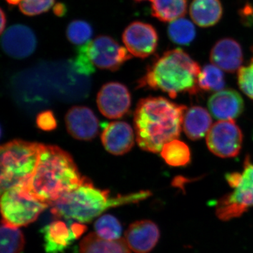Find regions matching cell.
Wrapping results in <instances>:
<instances>
[{
    "label": "cell",
    "instance_id": "83f0119b",
    "mask_svg": "<svg viewBox=\"0 0 253 253\" xmlns=\"http://www.w3.org/2000/svg\"><path fill=\"white\" fill-rule=\"evenodd\" d=\"M93 29L89 23L83 20L71 21L66 29L68 41L75 45L82 46L90 42Z\"/></svg>",
    "mask_w": 253,
    "mask_h": 253
},
{
    "label": "cell",
    "instance_id": "7402d4cb",
    "mask_svg": "<svg viewBox=\"0 0 253 253\" xmlns=\"http://www.w3.org/2000/svg\"><path fill=\"white\" fill-rule=\"evenodd\" d=\"M151 14L162 22H172L187 11L188 0H150Z\"/></svg>",
    "mask_w": 253,
    "mask_h": 253
},
{
    "label": "cell",
    "instance_id": "f1b7e54d",
    "mask_svg": "<svg viewBox=\"0 0 253 253\" xmlns=\"http://www.w3.org/2000/svg\"><path fill=\"white\" fill-rule=\"evenodd\" d=\"M251 51L253 55L249 64L242 66L238 71V82L244 94L253 99V46Z\"/></svg>",
    "mask_w": 253,
    "mask_h": 253
},
{
    "label": "cell",
    "instance_id": "ac0fdd59",
    "mask_svg": "<svg viewBox=\"0 0 253 253\" xmlns=\"http://www.w3.org/2000/svg\"><path fill=\"white\" fill-rule=\"evenodd\" d=\"M101 141L110 154L116 156L126 154L134 146V131L127 123H111L103 131Z\"/></svg>",
    "mask_w": 253,
    "mask_h": 253
},
{
    "label": "cell",
    "instance_id": "f546056e",
    "mask_svg": "<svg viewBox=\"0 0 253 253\" xmlns=\"http://www.w3.org/2000/svg\"><path fill=\"white\" fill-rule=\"evenodd\" d=\"M55 0H22L19 4L20 10L28 16H37L49 11Z\"/></svg>",
    "mask_w": 253,
    "mask_h": 253
},
{
    "label": "cell",
    "instance_id": "484cf974",
    "mask_svg": "<svg viewBox=\"0 0 253 253\" xmlns=\"http://www.w3.org/2000/svg\"><path fill=\"white\" fill-rule=\"evenodd\" d=\"M225 85L222 70L213 64L206 65L199 76V86L203 90L219 91Z\"/></svg>",
    "mask_w": 253,
    "mask_h": 253
},
{
    "label": "cell",
    "instance_id": "277c9868",
    "mask_svg": "<svg viewBox=\"0 0 253 253\" xmlns=\"http://www.w3.org/2000/svg\"><path fill=\"white\" fill-rule=\"evenodd\" d=\"M149 195L148 191H141L111 198L109 191L95 187L86 178L81 185L53 203L51 212L63 219L79 223L89 222L110 208L139 202Z\"/></svg>",
    "mask_w": 253,
    "mask_h": 253
},
{
    "label": "cell",
    "instance_id": "9a60e30c",
    "mask_svg": "<svg viewBox=\"0 0 253 253\" xmlns=\"http://www.w3.org/2000/svg\"><path fill=\"white\" fill-rule=\"evenodd\" d=\"M160 238L158 226L151 220L136 221L125 234L128 247L135 253H149L154 249Z\"/></svg>",
    "mask_w": 253,
    "mask_h": 253
},
{
    "label": "cell",
    "instance_id": "836d02e7",
    "mask_svg": "<svg viewBox=\"0 0 253 253\" xmlns=\"http://www.w3.org/2000/svg\"><path fill=\"white\" fill-rule=\"evenodd\" d=\"M6 2L9 5H12V6H16V5L21 4L22 0H6Z\"/></svg>",
    "mask_w": 253,
    "mask_h": 253
},
{
    "label": "cell",
    "instance_id": "ffe728a7",
    "mask_svg": "<svg viewBox=\"0 0 253 253\" xmlns=\"http://www.w3.org/2000/svg\"><path fill=\"white\" fill-rule=\"evenodd\" d=\"M211 114L201 106H194L184 114L183 129L191 140H198L207 135L212 126Z\"/></svg>",
    "mask_w": 253,
    "mask_h": 253
},
{
    "label": "cell",
    "instance_id": "e0dca14e",
    "mask_svg": "<svg viewBox=\"0 0 253 253\" xmlns=\"http://www.w3.org/2000/svg\"><path fill=\"white\" fill-rule=\"evenodd\" d=\"M208 105L210 112L219 121L235 119L244 109V99L234 89L217 91L210 97Z\"/></svg>",
    "mask_w": 253,
    "mask_h": 253
},
{
    "label": "cell",
    "instance_id": "5bb4252c",
    "mask_svg": "<svg viewBox=\"0 0 253 253\" xmlns=\"http://www.w3.org/2000/svg\"><path fill=\"white\" fill-rule=\"evenodd\" d=\"M66 124L69 134L78 140H91L99 131L97 118L86 106L71 108L66 114Z\"/></svg>",
    "mask_w": 253,
    "mask_h": 253
},
{
    "label": "cell",
    "instance_id": "44dd1931",
    "mask_svg": "<svg viewBox=\"0 0 253 253\" xmlns=\"http://www.w3.org/2000/svg\"><path fill=\"white\" fill-rule=\"evenodd\" d=\"M126 240H106L91 233L83 239L80 245V253H131Z\"/></svg>",
    "mask_w": 253,
    "mask_h": 253
},
{
    "label": "cell",
    "instance_id": "4316f807",
    "mask_svg": "<svg viewBox=\"0 0 253 253\" xmlns=\"http://www.w3.org/2000/svg\"><path fill=\"white\" fill-rule=\"evenodd\" d=\"M96 234L106 240L120 239L122 226L116 217L111 214H104L96 220L94 224Z\"/></svg>",
    "mask_w": 253,
    "mask_h": 253
},
{
    "label": "cell",
    "instance_id": "d6986e66",
    "mask_svg": "<svg viewBox=\"0 0 253 253\" xmlns=\"http://www.w3.org/2000/svg\"><path fill=\"white\" fill-rule=\"evenodd\" d=\"M189 13L193 21L200 27H211L220 21L222 5L220 0H193Z\"/></svg>",
    "mask_w": 253,
    "mask_h": 253
},
{
    "label": "cell",
    "instance_id": "2e32d148",
    "mask_svg": "<svg viewBox=\"0 0 253 253\" xmlns=\"http://www.w3.org/2000/svg\"><path fill=\"white\" fill-rule=\"evenodd\" d=\"M211 63L225 72L234 73L241 67L244 54L241 44L232 38H223L213 46Z\"/></svg>",
    "mask_w": 253,
    "mask_h": 253
},
{
    "label": "cell",
    "instance_id": "5b68a950",
    "mask_svg": "<svg viewBox=\"0 0 253 253\" xmlns=\"http://www.w3.org/2000/svg\"><path fill=\"white\" fill-rule=\"evenodd\" d=\"M41 145L17 139L1 146V193L31 179L38 165Z\"/></svg>",
    "mask_w": 253,
    "mask_h": 253
},
{
    "label": "cell",
    "instance_id": "30bf717a",
    "mask_svg": "<svg viewBox=\"0 0 253 253\" xmlns=\"http://www.w3.org/2000/svg\"><path fill=\"white\" fill-rule=\"evenodd\" d=\"M122 38L127 51L141 59L149 57L158 47L157 31L151 24L141 21L130 23L123 32Z\"/></svg>",
    "mask_w": 253,
    "mask_h": 253
},
{
    "label": "cell",
    "instance_id": "52a82bcc",
    "mask_svg": "<svg viewBox=\"0 0 253 253\" xmlns=\"http://www.w3.org/2000/svg\"><path fill=\"white\" fill-rule=\"evenodd\" d=\"M49 206L33 197L22 185L14 186L1 193V222L13 227L28 225Z\"/></svg>",
    "mask_w": 253,
    "mask_h": 253
},
{
    "label": "cell",
    "instance_id": "e575fe53",
    "mask_svg": "<svg viewBox=\"0 0 253 253\" xmlns=\"http://www.w3.org/2000/svg\"><path fill=\"white\" fill-rule=\"evenodd\" d=\"M134 1H145V0H134Z\"/></svg>",
    "mask_w": 253,
    "mask_h": 253
},
{
    "label": "cell",
    "instance_id": "9c48e42d",
    "mask_svg": "<svg viewBox=\"0 0 253 253\" xmlns=\"http://www.w3.org/2000/svg\"><path fill=\"white\" fill-rule=\"evenodd\" d=\"M206 143L210 151L218 157H236L242 147V131L234 120L219 121L211 126Z\"/></svg>",
    "mask_w": 253,
    "mask_h": 253
},
{
    "label": "cell",
    "instance_id": "cb8c5ba5",
    "mask_svg": "<svg viewBox=\"0 0 253 253\" xmlns=\"http://www.w3.org/2000/svg\"><path fill=\"white\" fill-rule=\"evenodd\" d=\"M25 246V238L19 228L1 222L0 229V253H21Z\"/></svg>",
    "mask_w": 253,
    "mask_h": 253
},
{
    "label": "cell",
    "instance_id": "8fae6325",
    "mask_svg": "<svg viewBox=\"0 0 253 253\" xmlns=\"http://www.w3.org/2000/svg\"><path fill=\"white\" fill-rule=\"evenodd\" d=\"M98 108L105 117L109 119L122 118L131 106V96L127 88L119 83L104 84L98 93Z\"/></svg>",
    "mask_w": 253,
    "mask_h": 253
},
{
    "label": "cell",
    "instance_id": "4fadbf2b",
    "mask_svg": "<svg viewBox=\"0 0 253 253\" xmlns=\"http://www.w3.org/2000/svg\"><path fill=\"white\" fill-rule=\"evenodd\" d=\"M84 226L75 223L68 226L62 221H55L42 229L46 253H61L84 231Z\"/></svg>",
    "mask_w": 253,
    "mask_h": 253
},
{
    "label": "cell",
    "instance_id": "6da1fadb",
    "mask_svg": "<svg viewBox=\"0 0 253 253\" xmlns=\"http://www.w3.org/2000/svg\"><path fill=\"white\" fill-rule=\"evenodd\" d=\"M85 179L68 152L59 146L42 144L36 171L21 185L33 197L50 206Z\"/></svg>",
    "mask_w": 253,
    "mask_h": 253
},
{
    "label": "cell",
    "instance_id": "7a4b0ae2",
    "mask_svg": "<svg viewBox=\"0 0 253 253\" xmlns=\"http://www.w3.org/2000/svg\"><path fill=\"white\" fill-rule=\"evenodd\" d=\"M186 106L163 97L141 99L134 112L136 139L139 147L161 153L163 146L178 139L183 127Z\"/></svg>",
    "mask_w": 253,
    "mask_h": 253
},
{
    "label": "cell",
    "instance_id": "d6a6232c",
    "mask_svg": "<svg viewBox=\"0 0 253 253\" xmlns=\"http://www.w3.org/2000/svg\"><path fill=\"white\" fill-rule=\"evenodd\" d=\"M6 25V16L4 10L1 9V33H4Z\"/></svg>",
    "mask_w": 253,
    "mask_h": 253
},
{
    "label": "cell",
    "instance_id": "ba28073f",
    "mask_svg": "<svg viewBox=\"0 0 253 253\" xmlns=\"http://www.w3.org/2000/svg\"><path fill=\"white\" fill-rule=\"evenodd\" d=\"M84 46L91 64L99 69L118 71L132 56L126 47L108 36L96 37L94 41L84 44Z\"/></svg>",
    "mask_w": 253,
    "mask_h": 253
},
{
    "label": "cell",
    "instance_id": "8992f818",
    "mask_svg": "<svg viewBox=\"0 0 253 253\" xmlns=\"http://www.w3.org/2000/svg\"><path fill=\"white\" fill-rule=\"evenodd\" d=\"M225 177L234 190L216 205V214L223 221L239 217L253 207V163L249 156L245 160L242 172L229 173Z\"/></svg>",
    "mask_w": 253,
    "mask_h": 253
},
{
    "label": "cell",
    "instance_id": "3957f363",
    "mask_svg": "<svg viewBox=\"0 0 253 253\" xmlns=\"http://www.w3.org/2000/svg\"><path fill=\"white\" fill-rule=\"evenodd\" d=\"M199 63L181 49L166 51L151 64L139 85L164 91L172 98L199 89Z\"/></svg>",
    "mask_w": 253,
    "mask_h": 253
},
{
    "label": "cell",
    "instance_id": "d4e9b609",
    "mask_svg": "<svg viewBox=\"0 0 253 253\" xmlns=\"http://www.w3.org/2000/svg\"><path fill=\"white\" fill-rule=\"evenodd\" d=\"M168 32L170 41L179 45H189L194 41L196 36L194 25L184 18L171 22Z\"/></svg>",
    "mask_w": 253,
    "mask_h": 253
},
{
    "label": "cell",
    "instance_id": "4dcf8cb0",
    "mask_svg": "<svg viewBox=\"0 0 253 253\" xmlns=\"http://www.w3.org/2000/svg\"><path fill=\"white\" fill-rule=\"evenodd\" d=\"M38 126L44 130H51L56 126V120L52 113L50 111H45L41 113L37 119Z\"/></svg>",
    "mask_w": 253,
    "mask_h": 253
},
{
    "label": "cell",
    "instance_id": "1f68e13d",
    "mask_svg": "<svg viewBox=\"0 0 253 253\" xmlns=\"http://www.w3.org/2000/svg\"><path fill=\"white\" fill-rule=\"evenodd\" d=\"M67 12V8L66 5L62 4V3H58L55 5L54 7V13L56 16L62 17Z\"/></svg>",
    "mask_w": 253,
    "mask_h": 253
},
{
    "label": "cell",
    "instance_id": "7c38bea8",
    "mask_svg": "<svg viewBox=\"0 0 253 253\" xmlns=\"http://www.w3.org/2000/svg\"><path fill=\"white\" fill-rule=\"evenodd\" d=\"M1 46L8 56L14 59L27 58L37 46L36 34L31 28L22 24L13 25L3 33Z\"/></svg>",
    "mask_w": 253,
    "mask_h": 253
},
{
    "label": "cell",
    "instance_id": "603a6c76",
    "mask_svg": "<svg viewBox=\"0 0 253 253\" xmlns=\"http://www.w3.org/2000/svg\"><path fill=\"white\" fill-rule=\"evenodd\" d=\"M161 154L166 163L173 167L185 166L191 161L189 146L177 139L165 145Z\"/></svg>",
    "mask_w": 253,
    "mask_h": 253
}]
</instances>
